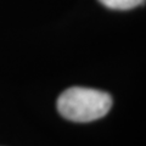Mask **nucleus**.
Returning <instances> with one entry per match:
<instances>
[{"instance_id": "nucleus-1", "label": "nucleus", "mask_w": 146, "mask_h": 146, "mask_svg": "<svg viewBox=\"0 0 146 146\" xmlns=\"http://www.w3.org/2000/svg\"><path fill=\"white\" fill-rule=\"evenodd\" d=\"M112 107V98L105 91L74 86L65 90L57 100L62 117L72 122H93L102 118Z\"/></svg>"}, {"instance_id": "nucleus-2", "label": "nucleus", "mask_w": 146, "mask_h": 146, "mask_svg": "<svg viewBox=\"0 0 146 146\" xmlns=\"http://www.w3.org/2000/svg\"><path fill=\"white\" fill-rule=\"evenodd\" d=\"M104 6L113 10H130L136 6H140L146 0H99Z\"/></svg>"}]
</instances>
